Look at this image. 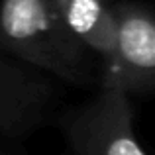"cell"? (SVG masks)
<instances>
[{"mask_svg": "<svg viewBox=\"0 0 155 155\" xmlns=\"http://www.w3.org/2000/svg\"><path fill=\"white\" fill-rule=\"evenodd\" d=\"M0 49L75 84L100 81L92 55L63 24L53 0H0Z\"/></svg>", "mask_w": 155, "mask_h": 155, "instance_id": "1", "label": "cell"}, {"mask_svg": "<svg viewBox=\"0 0 155 155\" xmlns=\"http://www.w3.org/2000/svg\"><path fill=\"white\" fill-rule=\"evenodd\" d=\"M130 94L102 88L69 120L67 137L75 155H147L134 132Z\"/></svg>", "mask_w": 155, "mask_h": 155, "instance_id": "2", "label": "cell"}, {"mask_svg": "<svg viewBox=\"0 0 155 155\" xmlns=\"http://www.w3.org/2000/svg\"><path fill=\"white\" fill-rule=\"evenodd\" d=\"M116 0H53L71 35L98 59L100 87L126 92Z\"/></svg>", "mask_w": 155, "mask_h": 155, "instance_id": "3", "label": "cell"}, {"mask_svg": "<svg viewBox=\"0 0 155 155\" xmlns=\"http://www.w3.org/2000/svg\"><path fill=\"white\" fill-rule=\"evenodd\" d=\"M120 28V61L126 94L155 92V12L128 0H116Z\"/></svg>", "mask_w": 155, "mask_h": 155, "instance_id": "4", "label": "cell"}, {"mask_svg": "<svg viewBox=\"0 0 155 155\" xmlns=\"http://www.w3.org/2000/svg\"><path fill=\"white\" fill-rule=\"evenodd\" d=\"M53 88L45 79L0 57V132L18 136L47 114Z\"/></svg>", "mask_w": 155, "mask_h": 155, "instance_id": "5", "label": "cell"}]
</instances>
